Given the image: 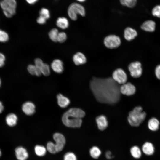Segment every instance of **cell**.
Masks as SVG:
<instances>
[{"mask_svg": "<svg viewBox=\"0 0 160 160\" xmlns=\"http://www.w3.org/2000/svg\"><path fill=\"white\" fill-rule=\"evenodd\" d=\"M47 149L51 153L54 154L57 153L55 143L52 142H49L47 143Z\"/></svg>", "mask_w": 160, "mask_h": 160, "instance_id": "obj_30", "label": "cell"}, {"mask_svg": "<svg viewBox=\"0 0 160 160\" xmlns=\"http://www.w3.org/2000/svg\"><path fill=\"white\" fill-rule=\"evenodd\" d=\"M137 35V33L136 31L131 28L127 27L124 30V37L128 41H130L134 39Z\"/></svg>", "mask_w": 160, "mask_h": 160, "instance_id": "obj_17", "label": "cell"}, {"mask_svg": "<svg viewBox=\"0 0 160 160\" xmlns=\"http://www.w3.org/2000/svg\"><path fill=\"white\" fill-rule=\"evenodd\" d=\"M136 91L135 86L131 83H125L120 87L121 93L127 96H130L134 94Z\"/></svg>", "mask_w": 160, "mask_h": 160, "instance_id": "obj_10", "label": "cell"}, {"mask_svg": "<svg viewBox=\"0 0 160 160\" xmlns=\"http://www.w3.org/2000/svg\"><path fill=\"white\" fill-rule=\"evenodd\" d=\"M27 69L28 72L32 75L39 76L42 74L40 69L36 67L35 65H29Z\"/></svg>", "mask_w": 160, "mask_h": 160, "instance_id": "obj_24", "label": "cell"}, {"mask_svg": "<svg viewBox=\"0 0 160 160\" xmlns=\"http://www.w3.org/2000/svg\"><path fill=\"white\" fill-rule=\"evenodd\" d=\"M159 122L156 118L154 117L151 118L148 122V127L149 129L152 131L157 130L159 127Z\"/></svg>", "mask_w": 160, "mask_h": 160, "instance_id": "obj_22", "label": "cell"}, {"mask_svg": "<svg viewBox=\"0 0 160 160\" xmlns=\"http://www.w3.org/2000/svg\"><path fill=\"white\" fill-rule=\"evenodd\" d=\"M142 150L146 155H151L153 153L154 148L153 145L151 143L146 142L143 145Z\"/></svg>", "mask_w": 160, "mask_h": 160, "instance_id": "obj_19", "label": "cell"}, {"mask_svg": "<svg viewBox=\"0 0 160 160\" xmlns=\"http://www.w3.org/2000/svg\"><path fill=\"white\" fill-rule=\"evenodd\" d=\"M146 116V113L143 111L142 108L138 106L129 112L128 121L131 126L137 127L144 120Z\"/></svg>", "mask_w": 160, "mask_h": 160, "instance_id": "obj_3", "label": "cell"}, {"mask_svg": "<svg viewBox=\"0 0 160 160\" xmlns=\"http://www.w3.org/2000/svg\"><path fill=\"white\" fill-rule=\"evenodd\" d=\"M155 73L156 77L160 80V65L156 67L155 70Z\"/></svg>", "mask_w": 160, "mask_h": 160, "instance_id": "obj_39", "label": "cell"}, {"mask_svg": "<svg viewBox=\"0 0 160 160\" xmlns=\"http://www.w3.org/2000/svg\"><path fill=\"white\" fill-rule=\"evenodd\" d=\"M89 154L92 158L94 159H97L101 156L102 151L99 147L96 146H94L90 149Z\"/></svg>", "mask_w": 160, "mask_h": 160, "instance_id": "obj_20", "label": "cell"}, {"mask_svg": "<svg viewBox=\"0 0 160 160\" xmlns=\"http://www.w3.org/2000/svg\"><path fill=\"white\" fill-rule=\"evenodd\" d=\"M67 36L66 34L64 32H59L57 39V41L60 43L65 42L67 39Z\"/></svg>", "mask_w": 160, "mask_h": 160, "instance_id": "obj_34", "label": "cell"}, {"mask_svg": "<svg viewBox=\"0 0 160 160\" xmlns=\"http://www.w3.org/2000/svg\"><path fill=\"white\" fill-rule=\"evenodd\" d=\"M16 0H2L0 6L4 15L8 18H10L16 13L17 7Z\"/></svg>", "mask_w": 160, "mask_h": 160, "instance_id": "obj_5", "label": "cell"}, {"mask_svg": "<svg viewBox=\"0 0 160 160\" xmlns=\"http://www.w3.org/2000/svg\"><path fill=\"white\" fill-rule=\"evenodd\" d=\"M5 57L4 55L0 52V67H3L4 64Z\"/></svg>", "mask_w": 160, "mask_h": 160, "instance_id": "obj_37", "label": "cell"}, {"mask_svg": "<svg viewBox=\"0 0 160 160\" xmlns=\"http://www.w3.org/2000/svg\"><path fill=\"white\" fill-rule=\"evenodd\" d=\"M156 24L151 20H147L144 22L141 26L143 30L148 32H152L155 30Z\"/></svg>", "mask_w": 160, "mask_h": 160, "instance_id": "obj_18", "label": "cell"}, {"mask_svg": "<svg viewBox=\"0 0 160 160\" xmlns=\"http://www.w3.org/2000/svg\"><path fill=\"white\" fill-rule=\"evenodd\" d=\"M90 87L96 100L99 102L113 104L119 100L121 92L119 84L112 78H93Z\"/></svg>", "mask_w": 160, "mask_h": 160, "instance_id": "obj_1", "label": "cell"}, {"mask_svg": "<svg viewBox=\"0 0 160 160\" xmlns=\"http://www.w3.org/2000/svg\"><path fill=\"white\" fill-rule=\"evenodd\" d=\"M35 106L33 103L30 102L24 103L22 105V110L26 115H31L35 112Z\"/></svg>", "mask_w": 160, "mask_h": 160, "instance_id": "obj_13", "label": "cell"}, {"mask_svg": "<svg viewBox=\"0 0 160 160\" xmlns=\"http://www.w3.org/2000/svg\"><path fill=\"white\" fill-rule=\"evenodd\" d=\"M68 14L69 17L73 20H76L77 18V15H80L84 17L86 15L84 7L81 4L76 2L71 4L68 9Z\"/></svg>", "mask_w": 160, "mask_h": 160, "instance_id": "obj_4", "label": "cell"}, {"mask_svg": "<svg viewBox=\"0 0 160 160\" xmlns=\"http://www.w3.org/2000/svg\"><path fill=\"white\" fill-rule=\"evenodd\" d=\"M119 1L122 5L129 8L133 7L137 2L136 0H119Z\"/></svg>", "mask_w": 160, "mask_h": 160, "instance_id": "obj_27", "label": "cell"}, {"mask_svg": "<svg viewBox=\"0 0 160 160\" xmlns=\"http://www.w3.org/2000/svg\"><path fill=\"white\" fill-rule=\"evenodd\" d=\"M58 31L56 28L52 29L49 33V36L50 39L54 42L57 41L59 33Z\"/></svg>", "mask_w": 160, "mask_h": 160, "instance_id": "obj_28", "label": "cell"}, {"mask_svg": "<svg viewBox=\"0 0 160 160\" xmlns=\"http://www.w3.org/2000/svg\"><path fill=\"white\" fill-rule=\"evenodd\" d=\"M15 155L18 160H26L28 157V154L26 150L22 147H19L15 150Z\"/></svg>", "mask_w": 160, "mask_h": 160, "instance_id": "obj_12", "label": "cell"}, {"mask_svg": "<svg viewBox=\"0 0 160 160\" xmlns=\"http://www.w3.org/2000/svg\"><path fill=\"white\" fill-rule=\"evenodd\" d=\"M121 40L119 37L115 35H110L104 39V43L107 48L113 49L117 48L121 44Z\"/></svg>", "mask_w": 160, "mask_h": 160, "instance_id": "obj_6", "label": "cell"}, {"mask_svg": "<svg viewBox=\"0 0 160 160\" xmlns=\"http://www.w3.org/2000/svg\"><path fill=\"white\" fill-rule=\"evenodd\" d=\"M41 73L45 76H48L50 73V69L49 65L44 63L40 68Z\"/></svg>", "mask_w": 160, "mask_h": 160, "instance_id": "obj_31", "label": "cell"}, {"mask_svg": "<svg viewBox=\"0 0 160 160\" xmlns=\"http://www.w3.org/2000/svg\"><path fill=\"white\" fill-rule=\"evenodd\" d=\"M76 0L80 2H83L85 1L86 0Z\"/></svg>", "mask_w": 160, "mask_h": 160, "instance_id": "obj_43", "label": "cell"}, {"mask_svg": "<svg viewBox=\"0 0 160 160\" xmlns=\"http://www.w3.org/2000/svg\"><path fill=\"white\" fill-rule=\"evenodd\" d=\"M57 25L62 29H65L68 28L69 25L68 19L64 17H59L56 21Z\"/></svg>", "mask_w": 160, "mask_h": 160, "instance_id": "obj_23", "label": "cell"}, {"mask_svg": "<svg viewBox=\"0 0 160 160\" xmlns=\"http://www.w3.org/2000/svg\"><path fill=\"white\" fill-rule=\"evenodd\" d=\"M4 108V107L3 103L0 100V114L3 112Z\"/></svg>", "mask_w": 160, "mask_h": 160, "instance_id": "obj_42", "label": "cell"}, {"mask_svg": "<svg viewBox=\"0 0 160 160\" xmlns=\"http://www.w3.org/2000/svg\"><path fill=\"white\" fill-rule=\"evenodd\" d=\"M153 15L160 18V5L155 6L152 11Z\"/></svg>", "mask_w": 160, "mask_h": 160, "instance_id": "obj_35", "label": "cell"}, {"mask_svg": "<svg viewBox=\"0 0 160 160\" xmlns=\"http://www.w3.org/2000/svg\"><path fill=\"white\" fill-rule=\"evenodd\" d=\"M1 151L0 150V156L1 155Z\"/></svg>", "mask_w": 160, "mask_h": 160, "instance_id": "obj_45", "label": "cell"}, {"mask_svg": "<svg viewBox=\"0 0 160 160\" xmlns=\"http://www.w3.org/2000/svg\"><path fill=\"white\" fill-rule=\"evenodd\" d=\"M53 138L55 142L54 143L57 152H59L63 149L65 144V138L62 134L59 133H55Z\"/></svg>", "mask_w": 160, "mask_h": 160, "instance_id": "obj_9", "label": "cell"}, {"mask_svg": "<svg viewBox=\"0 0 160 160\" xmlns=\"http://www.w3.org/2000/svg\"><path fill=\"white\" fill-rule=\"evenodd\" d=\"M27 2L31 5H33L36 3L38 0H25Z\"/></svg>", "mask_w": 160, "mask_h": 160, "instance_id": "obj_41", "label": "cell"}, {"mask_svg": "<svg viewBox=\"0 0 160 160\" xmlns=\"http://www.w3.org/2000/svg\"><path fill=\"white\" fill-rule=\"evenodd\" d=\"M35 152L36 155L41 156H44L46 152V149L43 146L37 145L34 148Z\"/></svg>", "mask_w": 160, "mask_h": 160, "instance_id": "obj_26", "label": "cell"}, {"mask_svg": "<svg viewBox=\"0 0 160 160\" xmlns=\"http://www.w3.org/2000/svg\"><path fill=\"white\" fill-rule=\"evenodd\" d=\"M105 156L106 159H111L113 157L112 152L110 151H107L105 153Z\"/></svg>", "mask_w": 160, "mask_h": 160, "instance_id": "obj_40", "label": "cell"}, {"mask_svg": "<svg viewBox=\"0 0 160 160\" xmlns=\"http://www.w3.org/2000/svg\"><path fill=\"white\" fill-rule=\"evenodd\" d=\"M46 19L44 17L40 16L37 19V22L40 24H44L46 22Z\"/></svg>", "mask_w": 160, "mask_h": 160, "instance_id": "obj_38", "label": "cell"}, {"mask_svg": "<svg viewBox=\"0 0 160 160\" xmlns=\"http://www.w3.org/2000/svg\"><path fill=\"white\" fill-rule=\"evenodd\" d=\"M5 120L6 124L8 126L13 127L16 124L18 118L15 114L13 113H10L6 115Z\"/></svg>", "mask_w": 160, "mask_h": 160, "instance_id": "obj_15", "label": "cell"}, {"mask_svg": "<svg viewBox=\"0 0 160 160\" xmlns=\"http://www.w3.org/2000/svg\"><path fill=\"white\" fill-rule=\"evenodd\" d=\"M130 153L132 156L134 158L138 159L140 158L141 155V152L140 149L138 146H134L130 149Z\"/></svg>", "mask_w": 160, "mask_h": 160, "instance_id": "obj_25", "label": "cell"}, {"mask_svg": "<svg viewBox=\"0 0 160 160\" xmlns=\"http://www.w3.org/2000/svg\"><path fill=\"white\" fill-rule=\"evenodd\" d=\"M128 68L131 76L134 78L139 77L142 75V69L141 65L138 61L133 62L128 66Z\"/></svg>", "mask_w": 160, "mask_h": 160, "instance_id": "obj_7", "label": "cell"}, {"mask_svg": "<svg viewBox=\"0 0 160 160\" xmlns=\"http://www.w3.org/2000/svg\"><path fill=\"white\" fill-rule=\"evenodd\" d=\"M34 62L35 66L40 69L44 63L42 60L39 58L36 59Z\"/></svg>", "mask_w": 160, "mask_h": 160, "instance_id": "obj_36", "label": "cell"}, {"mask_svg": "<svg viewBox=\"0 0 160 160\" xmlns=\"http://www.w3.org/2000/svg\"><path fill=\"white\" fill-rule=\"evenodd\" d=\"M9 36L7 33L5 31L0 29V42H4L7 41Z\"/></svg>", "mask_w": 160, "mask_h": 160, "instance_id": "obj_32", "label": "cell"}, {"mask_svg": "<svg viewBox=\"0 0 160 160\" xmlns=\"http://www.w3.org/2000/svg\"><path fill=\"white\" fill-rule=\"evenodd\" d=\"M112 78L118 84H123L126 83L127 76L123 70L118 68L113 72Z\"/></svg>", "mask_w": 160, "mask_h": 160, "instance_id": "obj_8", "label": "cell"}, {"mask_svg": "<svg viewBox=\"0 0 160 160\" xmlns=\"http://www.w3.org/2000/svg\"><path fill=\"white\" fill-rule=\"evenodd\" d=\"M1 79L0 78V87H1Z\"/></svg>", "mask_w": 160, "mask_h": 160, "instance_id": "obj_44", "label": "cell"}, {"mask_svg": "<svg viewBox=\"0 0 160 160\" xmlns=\"http://www.w3.org/2000/svg\"><path fill=\"white\" fill-rule=\"evenodd\" d=\"M64 160H77L76 156L72 152H68L64 155Z\"/></svg>", "mask_w": 160, "mask_h": 160, "instance_id": "obj_33", "label": "cell"}, {"mask_svg": "<svg viewBox=\"0 0 160 160\" xmlns=\"http://www.w3.org/2000/svg\"><path fill=\"white\" fill-rule=\"evenodd\" d=\"M51 66L52 69L57 73H60L63 71V63L59 59L54 60L51 63Z\"/></svg>", "mask_w": 160, "mask_h": 160, "instance_id": "obj_16", "label": "cell"}, {"mask_svg": "<svg viewBox=\"0 0 160 160\" xmlns=\"http://www.w3.org/2000/svg\"><path fill=\"white\" fill-rule=\"evenodd\" d=\"M57 99L58 105L62 108H65L70 104L69 100L61 94H59L57 95Z\"/></svg>", "mask_w": 160, "mask_h": 160, "instance_id": "obj_21", "label": "cell"}, {"mask_svg": "<svg viewBox=\"0 0 160 160\" xmlns=\"http://www.w3.org/2000/svg\"><path fill=\"white\" fill-rule=\"evenodd\" d=\"M96 121L98 129L101 131L105 130L108 126V122L106 117L101 115L97 117Z\"/></svg>", "mask_w": 160, "mask_h": 160, "instance_id": "obj_11", "label": "cell"}, {"mask_svg": "<svg viewBox=\"0 0 160 160\" xmlns=\"http://www.w3.org/2000/svg\"><path fill=\"white\" fill-rule=\"evenodd\" d=\"M40 16H41L46 20L50 17V15L49 10L47 8H42L39 12Z\"/></svg>", "mask_w": 160, "mask_h": 160, "instance_id": "obj_29", "label": "cell"}, {"mask_svg": "<svg viewBox=\"0 0 160 160\" xmlns=\"http://www.w3.org/2000/svg\"><path fill=\"white\" fill-rule=\"evenodd\" d=\"M73 61L76 65H79L85 64L87 61L85 55L81 52H78L73 56Z\"/></svg>", "mask_w": 160, "mask_h": 160, "instance_id": "obj_14", "label": "cell"}, {"mask_svg": "<svg viewBox=\"0 0 160 160\" xmlns=\"http://www.w3.org/2000/svg\"><path fill=\"white\" fill-rule=\"evenodd\" d=\"M85 115V112L80 109L71 108L63 114L62 121L67 127L79 128L81 126L82 123L81 119Z\"/></svg>", "mask_w": 160, "mask_h": 160, "instance_id": "obj_2", "label": "cell"}]
</instances>
